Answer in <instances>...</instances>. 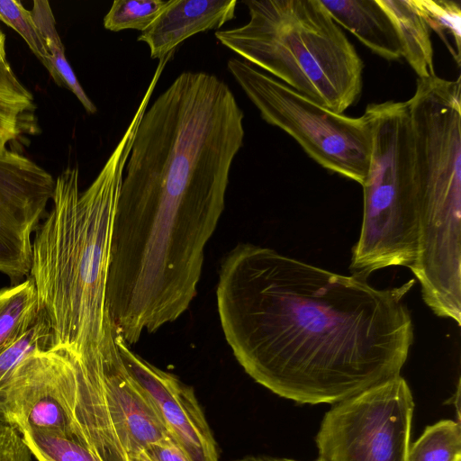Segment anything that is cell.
Returning <instances> with one entry per match:
<instances>
[{"instance_id":"cell-10","label":"cell","mask_w":461,"mask_h":461,"mask_svg":"<svg viewBox=\"0 0 461 461\" xmlns=\"http://www.w3.org/2000/svg\"><path fill=\"white\" fill-rule=\"evenodd\" d=\"M114 338L127 370L187 457L191 461H219L214 438L193 388L134 353L115 331Z\"/></svg>"},{"instance_id":"cell-2","label":"cell","mask_w":461,"mask_h":461,"mask_svg":"<svg viewBox=\"0 0 461 461\" xmlns=\"http://www.w3.org/2000/svg\"><path fill=\"white\" fill-rule=\"evenodd\" d=\"M147 104H140L106 163L83 192L79 170L67 167L55 180L52 208L32 240L30 277L51 347L79 360L99 357L113 331L106 288L113 223L123 172Z\"/></svg>"},{"instance_id":"cell-12","label":"cell","mask_w":461,"mask_h":461,"mask_svg":"<svg viewBox=\"0 0 461 461\" xmlns=\"http://www.w3.org/2000/svg\"><path fill=\"white\" fill-rule=\"evenodd\" d=\"M338 25L386 60L402 58L393 23L377 0H321Z\"/></svg>"},{"instance_id":"cell-18","label":"cell","mask_w":461,"mask_h":461,"mask_svg":"<svg viewBox=\"0 0 461 461\" xmlns=\"http://www.w3.org/2000/svg\"><path fill=\"white\" fill-rule=\"evenodd\" d=\"M429 30L446 45L456 65L461 63V7L453 0H411Z\"/></svg>"},{"instance_id":"cell-9","label":"cell","mask_w":461,"mask_h":461,"mask_svg":"<svg viewBox=\"0 0 461 461\" xmlns=\"http://www.w3.org/2000/svg\"><path fill=\"white\" fill-rule=\"evenodd\" d=\"M55 180L23 154L0 151V272L12 283L30 274L32 240Z\"/></svg>"},{"instance_id":"cell-21","label":"cell","mask_w":461,"mask_h":461,"mask_svg":"<svg viewBox=\"0 0 461 461\" xmlns=\"http://www.w3.org/2000/svg\"><path fill=\"white\" fill-rule=\"evenodd\" d=\"M172 0H115L104 17V27L112 32H144Z\"/></svg>"},{"instance_id":"cell-28","label":"cell","mask_w":461,"mask_h":461,"mask_svg":"<svg viewBox=\"0 0 461 461\" xmlns=\"http://www.w3.org/2000/svg\"><path fill=\"white\" fill-rule=\"evenodd\" d=\"M0 421H5V416H4V414L2 413L1 411H0Z\"/></svg>"},{"instance_id":"cell-13","label":"cell","mask_w":461,"mask_h":461,"mask_svg":"<svg viewBox=\"0 0 461 461\" xmlns=\"http://www.w3.org/2000/svg\"><path fill=\"white\" fill-rule=\"evenodd\" d=\"M395 29L402 57L418 78L435 76L429 29L411 0H377Z\"/></svg>"},{"instance_id":"cell-15","label":"cell","mask_w":461,"mask_h":461,"mask_svg":"<svg viewBox=\"0 0 461 461\" xmlns=\"http://www.w3.org/2000/svg\"><path fill=\"white\" fill-rule=\"evenodd\" d=\"M40 315L38 294L33 280L0 290V353L21 339Z\"/></svg>"},{"instance_id":"cell-4","label":"cell","mask_w":461,"mask_h":461,"mask_svg":"<svg viewBox=\"0 0 461 461\" xmlns=\"http://www.w3.org/2000/svg\"><path fill=\"white\" fill-rule=\"evenodd\" d=\"M372 145L363 186L359 238L352 249L353 275L366 278L388 267H411L420 238V197L407 102L370 104L364 112Z\"/></svg>"},{"instance_id":"cell-5","label":"cell","mask_w":461,"mask_h":461,"mask_svg":"<svg viewBox=\"0 0 461 461\" xmlns=\"http://www.w3.org/2000/svg\"><path fill=\"white\" fill-rule=\"evenodd\" d=\"M74 362L79 441L102 461H125L169 436L151 401L127 370L114 330L98 357L81 361L74 356Z\"/></svg>"},{"instance_id":"cell-25","label":"cell","mask_w":461,"mask_h":461,"mask_svg":"<svg viewBox=\"0 0 461 461\" xmlns=\"http://www.w3.org/2000/svg\"><path fill=\"white\" fill-rule=\"evenodd\" d=\"M234 461H296L288 458H273V457H263V456H247L241 459H237ZM314 461H324L321 457H318Z\"/></svg>"},{"instance_id":"cell-20","label":"cell","mask_w":461,"mask_h":461,"mask_svg":"<svg viewBox=\"0 0 461 461\" xmlns=\"http://www.w3.org/2000/svg\"><path fill=\"white\" fill-rule=\"evenodd\" d=\"M49 348H51L50 329L40 312L35 324L0 353V399L17 367L31 355Z\"/></svg>"},{"instance_id":"cell-7","label":"cell","mask_w":461,"mask_h":461,"mask_svg":"<svg viewBox=\"0 0 461 461\" xmlns=\"http://www.w3.org/2000/svg\"><path fill=\"white\" fill-rule=\"evenodd\" d=\"M414 402L400 375L333 406L315 441L324 461H409Z\"/></svg>"},{"instance_id":"cell-8","label":"cell","mask_w":461,"mask_h":461,"mask_svg":"<svg viewBox=\"0 0 461 461\" xmlns=\"http://www.w3.org/2000/svg\"><path fill=\"white\" fill-rule=\"evenodd\" d=\"M74 356L51 347L28 357L0 399L5 421L19 432L33 429L79 441L74 417Z\"/></svg>"},{"instance_id":"cell-23","label":"cell","mask_w":461,"mask_h":461,"mask_svg":"<svg viewBox=\"0 0 461 461\" xmlns=\"http://www.w3.org/2000/svg\"><path fill=\"white\" fill-rule=\"evenodd\" d=\"M32 456L21 433L11 424L0 421V461H31Z\"/></svg>"},{"instance_id":"cell-24","label":"cell","mask_w":461,"mask_h":461,"mask_svg":"<svg viewBox=\"0 0 461 461\" xmlns=\"http://www.w3.org/2000/svg\"><path fill=\"white\" fill-rule=\"evenodd\" d=\"M143 450L151 461H191L170 436L149 445Z\"/></svg>"},{"instance_id":"cell-19","label":"cell","mask_w":461,"mask_h":461,"mask_svg":"<svg viewBox=\"0 0 461 461\" xmlns=\"http://www.w3.org/2000/svg\"><path fill=\"white\" fill-rule=\"evenodd\" d=\"M20 433L38 461H102L77 439L33 429Z\"/></svg>"},{"instance_id":"cell-6","label":"cell","mask_w":461,"mask_h":461,"mask_svg":"<svg viewBox=\"0 0 461 461\" xmlns=\"http://www.w3.org/2000/svg\"><path fill=\"white\" fill-rule=\"evenodd\" d=\"M246 95L267 123L278 127L322 167L362 185L371 154L366 114L334 113L240 59L227 63Z\"/></svg>"},{"instance_id":"cell-14","label":"cell","mask_w":461,"mask_h":461,"mask_svg":"<svg viewBox=\"0 0 461 461\" xmlns=\"http://www.w3.org/2000/svg\"><path fill=\"white\" fill-rule=\"evenodd\" d=\"M35 103L31 92L19 81L10 64L0 68V151L38 129Z\"/></svg>"},{"instance_id":"cell-22","label":"cell","mask_w":461,"mask_h":461,"mask_svg":"<svg viewBox=\"0 0 461 461\" xmlns=\"http://www.w3.org/2000/svg\"><path fill=\"white\" fill-rule=\"evenodd\" d=\"M0 21L23 37L31 50L48 69L56 84L63 86L52 66L50 56L34 23L31 10H27L20 1L0 0Z\"/></svg>"},{"instance_id":"cell-11","label":"cell","mask_w":461,"mask_h":461,"mask_svg":"<svg viewBox=\"0 0 461 461\" xmlns=\"http://www.w3.org/2000/svg\"><path fill=\"white\" fill-rule=\"evenodd\" d=\"M236 5V0H172L138 41L149 46L152 59H161L189 37L232 20Z\"/></svg>"},{"instance_id":"cell-1","label":"cell","mask_w":461,"mask_h":461,"mask_svg":"<svg viewBox=\"0 0 461 461\" xmlns=\"http://www.w3.org/2000/svg\"><path fill=\"white\" fill-rule=\"evenodd\" d=\"M413 284L378 289L244 243L221 263L217 307L257 383L298 403L334 404L400 375L413 341L403 300Z\"/></svg>"},{"instance_id":"cell-17","label":"cell","mask_w":461,"mask_h":461,"mask_svg":"<svg viewBox=\"0 0 461 461\" xmlns=\"http://www.w3.org/2000/svg\"><path fill=\"white\" fill-rule=\"evenodd\" d=\"M409 461H461L459 421L442 420L426 427L410 446Z\"/></svg>"},{"instance_id":"cell-27","label":"cell","mask_w":461,"mask_h":461,"mask_svg":"<svg viewBox=\"0 0 461 461\" xmlns=\"http://www.w3.org/2000/svg\"><path fill=\"white\" fill-rule=\"evenodd\" d=\"M125 461H151L149 456L146 455L144 450H140L135 455L130 456L126 458Z\"/></svg>"},{"instance_id":"cell-26","label":"cell","mask_w":461,"mask_h":461,"mask_svg":"<svg viewBox=\"0 0 461 461\" xmlns=\"http://www.w3.org/2000/svg\"><path fill=\"white\" fill-rule=\"evenodd\" d=\"M9 62L6 59V50H5V35L0 30V68L8 65Z\"/></svg>"},{"instance_id":"cell-16","label":"cell","mask_w":461,"mask_h":461,"mask_svg":"<svg viewBox=\"0 0 461 461\" xmlns=\"http://www.w3.org/2000/svg\"><path fill=\"white\" fill-rule=\"evenodd\" d=\"M31 13L50 56L52 66L63 86H67L77 96L88 113H95L96 106L85 93L67 60L65 48L57 32L56 20L50 3L46 0L33 1Z\"/></svg>"},{"instance_id":"cell-3","label":"cell","mask_w":461,"mask_h":461,"mask_svg":"<svg viewBox=\"0 0 461 461\" xmlns=\"http://www.w3.org/2000/svg\"><path fill=\"white\" fill-rule=\"evenodd\" d=\"M249 22L217 31L243 60L327 109L343 113L360 96L364 64L321 0H250Z\"/></svg>"}]
</instances>
